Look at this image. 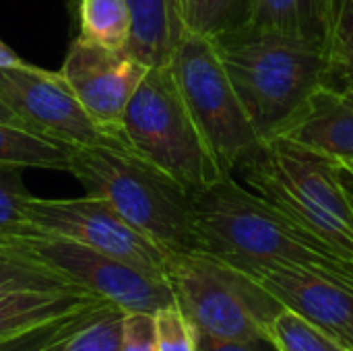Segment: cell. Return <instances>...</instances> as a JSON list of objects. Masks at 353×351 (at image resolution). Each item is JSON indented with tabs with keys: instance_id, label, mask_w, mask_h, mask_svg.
Masks as SVG:
<instances>
[{
	"instance_id": "1",
	"label": "cell",
	"mask_w": 353,
	"mask_h": 351,
	"mask_svg": "<svg viewBox=\"0 0 353 351\" xmlns=\"http://www.w3.org/2000/svg\"><path fill=\"white\" fill-rule=\"evenodd\" d=\"M196 252L244 273L263 267H302L353 281V263L225 174L192 194Z\"/></svg>"
},
{
	"instance_id": "2",
	"label": "cell",
	"mask_w": 353,
	"mask_h": 351,
	"mask_svg": "<svg viewBox=\"0 0 353 351\" xmlns=\"http://www.w3.org/2000/svg\"><path fill=\"white\" fill-rule=\"evenodd\" d=\"M213 43L261 141L273 139L323 85H329V56L321 43L252 25Z\"/></svg>"
},
{
	"instance_id": "3",
	"label": "cell",
	"mask_w": 353,
	"mask_h": 351,
	"mask_svg": "<svg viewBox=\"0 0 353 351\" xmlns=\"http://www.w3.org/2000/svg\"><path fill=\"white\" fill-rule=\"evenodd\" d=\"M66 172L168 254L196 252L192 192L122 143L72 147Z\"/></svg>"
},
{
	"instance_id": "4",
	"label": "cell",
	"mask_w": 353,
	"mask_h": 351,
	"mask_svg": "<svg viewBox=\"0 0 353 351\" xmlns=\"http://www.w3.org/2000/svg\"><path fill=\"white\" fill-rule=\"evenodd\" d=\"M232 176L353 263V203L339 163L285 139H269Z\"/></svg>"
},
{
	"instance_id": "5",
	"label": "cell",
	"mask_w": 353,
	"mask_h": 351,
	"mask_svg": "<svg viewBox=\"0 0 353 351\" xmlns=\"http://www.w3.org/2000/svg\"><path fill=\"white\" fill-rule=\"evenodd\" d=\"M174 178L188 192H201L221 176L168 66H151L132 93L114 139Z\"/></svg>"
},
{
	"instance_id": "6",
	"label": "cell",
	"mask_w": 353,
	"mask_h": 351,
	"mask_svg": "<svg viewBox=\"0 0 353 351\" xmlns=\"http://www.w3.org/2000/svg\"><path fill=\"white\" fill-rule=\"evenodd\" d=\"M165 275L182 312L215 339L267 337L269 323L283 308L254 277L205 252L170 254Z\"/></svg>"
},
{
	"instance_id": "7",
	"label": "cell",
	"mask_w": 353,
	"mask_h": 351,
	"mask_svg": "<svg viewBox=\"0 0 353 351\" xmlns=\"http://www.w3.org/2000/svg\"><path fill=\"white\" fill-rule=\"evenodd\" d=\"M170 70L217 166L232 176L263 141L244 112L215 43L186 31L170 60Z\"/></svg>"
},
{
	"instance_id": "8",
	"label": "cell",
	"mask_w": 353,
	"mask_h": 351,
	"mask_svg": "<svg viewBox=\"0 0 353 351\" xmlns=\"http://www.w3.org/2000/svg\"><path fill=\"white\" fill-rule=\"evenodd\" d=\"M17 242L64 275L72 285L122 308L124 312H157L176 302L165 275L143 271L126 261L97 252L72 240L39 234Z\"/></svg>"
},
{
	"instance_id": "9",
	"label": "cell",
	"mask_w": 353,
	"mask_h": 351,
	"mask_svg": "<svg viewBox=\"0 0 353 351\" xmlns=\"http://www.w3.org/2000/svg\"><path fill=\"white\" fill-rule=\"evenodd\" d=\"M29 221L46 236H58L126 261L143 271L165 275L168 252L132 228L105 201L85 194L81 199H37L27 203ZM168 277V275H165Z\"/></svg>"
},
{
	"instance_id": "10",
	"label": "cell",
	"mask_w": 353,
	"mask_h": 351,
	"mask_svg": "<svg viewBox=\"0 0 353 351\" xmlns=\"http://www.w3.org/2000/svg\"><path fill=\"white\" fill-rule=\"evenodd\" d=\"M0 97L27 128L70 149L110 141L87 116L58 70L33 64L0 68Z\"/></svg>"
},
{
	"instance_id": "11",
	"label": "cell",
	"mask_w": 353,
	"mask_h": 351,
	"mask_svg": "<svg viewBox=\"0 0 353 351\" xmlns=\"http://www.w3.org/2000/svg\"><path fill=\"white\" fill-rule=\"evenodd\" d=\"M149 68L126 50H108L77 35L58 72L93 124L114 141L126 106Z\"/></svg>"
},
{
	"instance_id": "12",
	"label": "cell",
	"mask_w": 353,
	"mask_h": 351,
	"mask_svg": "<svg viewBox=\"0 0 353 351\" xmlns=\"http://www.w3.org/2000/svg\"><path fill=\"white\" fill-rule=\"evenodd\" d=\"M248 275L283 308L304 317L345 348L353 335V281L302 267H263Z\"/></svg>"
},
{
	"instance_id": "13",
	"label": "cell",
	"mask_w": 353,
	"mask_h": 351,
	"mask_svg": "<svg viewBox=\"0 0 353 351\" xmlns=\"http://www.w3.org/2000/svg\"><path fill=\"white\" fill-rule=\"evenodd\" d=\"M300 145L339 166H353V103L323 85L273 137Z\"/></svg>"
},
{
	"instance_id": "14",
	"label": "cell",
	"mask_w": 353,
	"mask_h": 351,
	"mask_svg": "<svg viewBox=\"0 0 353 351\" xmlns=\"http://www.w3.org/2000/svg\"><path fill=\"white\" fill-rule=\"evenodd\" d=\"M132 31L126 52L147 66H168L186 33L182 0H126Z\"/></svg>"
},
{
	"instance_id": "15",
	"label": "cell",
	"mask_w": 353,
	"mask_h": 351,
	"mask_svg": "<svg viewBox=\"0 0 353 351\" xmlns=\"http://www.w3.org/2000/svg\"><path fill=\"white\" fill-rule=\"evenodd\" d=\"M97 302H103L87 292L6 288L0 290V341L46 323L70 317Z\"/></svg>"
},
{
	"instance_id": "16",
	"label": "cell",
	"mask_w": 353,
	"mask_h": 351,
	"mask_svg": "<svg viewBox=\"0 0 353 351\" xmlns=\"http://www.w3.org/2000/svg\"><path fill=\"white\" fill-rule=\"evenodd\" d=\"M333 0H256L252 27L327 48Z\"/></svg>"
},
{
	"instance_id": "17",
	"label": "cell",
	"mask_w": 353,
	"mask_h": 351,
	"mask_svg": "<svg viewBox=\"0 0 353 351\" xmlns=\"http://www.w3.org/2000/svg\"><path fill=\"white\" fill-rule=\"evenodd\" d=\"M122 308L99 302L46 351H122Z\"/></svg>"
},
{
	"instance_id": "18",
	"label": "cell",
	"mask_w": 353,
	"mask_h": 351,
	"mask_svg": "<svg viewBox=\"0 0 353 351\" xmlns=\"http://www.w3.org/2000/svg\"><path fill=\"white\" fill-rule=\"evenodd\" d=\"M70 147L52 141L27 126L0 120V163L19 168L64 170Z\"/></svg>"
},
{
	"instance_id": "19",
	"label": "cell",
	"mask_w": 353,
	"mask_h": 351,
	"mask_svg": "<svg viewBox=\"0 0 353 351\" xmlns=\"http://www.w3.org/2000/svg\"><path fill=\"white\" fill-rule=\"evenodd\" d=\"M77 12L79 37L108 50H126L132 21L126 0H79Z\"/></svg>"
},
{
	"instance_id": "20",
	"label": "cell",
	"mask_w": 353,
	"mask_h": 351,
	"mask_svg": "<svg viewBox=\"0 0 353 351\" xmlns=\"http://www.w3.org/2000/svg\"><path fill=\"white\" fill-rule=\"evenodd\" d=\"M256 0H182L188 33L217 41L252 23Z\"/></svg>"
},
{
	"instance_id": "21",
	"label": "cell",
	"mask_w": 353,
	"mask_h": 351,
	"mask_svg": "<svg viewBox=\"0 0 353 351\" xmlns=\"http://www.w3.org/2000/svg\"><path fill=\"white\" fill-rule=\"evenodd\" d=\"M6 288L83 292L56 269H52L35 254H31L21 242L0 238V290Z\"/></svg>"
},
{
	"instance_id": "22",
	"label": "cell",
	"mask_w": 353,
	"mask_h": 351,
	"mask_svg": "<svg viewBox=\"0 0 353 351\" xmlns=\"http://www.w3.org/2000/svg\"><path fill=\"white\" fill-rule=\"evenodd\" d=\"M25 168L0 163V238L21 240L41 232L29 221L27 203L33 194L25 188Z\"/></svg>"
},
{
	"instance_id": "23",
	"label": "cell",
	"mask_w": 353,
	"mask_h": 351,
	"mask_svg": "<svg viewBox=\"0 0 353 351\" xmlns=\"http://www.w3.org/2000/svg\"><path fill=\"white\" fill-rule=\"evenodd\" d=\"M267 339L277 351H345L339 341L290 308H281L273 317L267 329Z\"/></svg>"
},
{
	"instance_id": "24",
	"label": "cell",
	"mask_w": 353,
	"mask_h": 351,
	"mask_svg": "<svg viewBox=\"0 0 353 351\" xmlns=\"http://www.w3.org/2000/svg\"><path fill=\"white\" fill-rule=\"evenodd\" d=\"M327 56L329 85L339 87L353 74V0H333Z\"/></svg>"
},
{
	"instance_id": "25",
	"label": "cell",
	"mask_w": 353,
	"mask_h": 351,
	"mask_svg": "<svg viewBox=\"0 0 353 351\" xmlns=\"http://www.w3.org/2000/svg\"><path fill=\"white\" fill-rule=\"evenodd\" d=\"M157 351H199V331L174 302L155 312Z\"/></svg>"
},
{
	"instance_id": "26",
	"label": "cell",
	"mask_w": 353,
	"mask_h": 351,
	"mask_svg": "<svg viewBox=\"0 0 353 351\" xmlns=\"http://www.w3.org/2000/svg\"><path fill=\"white\" fill-rule=\"evenodd\" d=\"M99 304V302H97ZM95 306V304H93ZM89 306V308H93ZM85 308V310H89ZM85 310H79L70 317H64V319H58V321H52V323H46L41 327H35L31 331H25V333H19V335H12V337H6L0 341V351H46L58 337H62L74 323L77 319L85 312Z\"/></svg>"
},
{
	"instance_id": "27",
	"label": "cell",
	"mask_w": 353,
	"mask_h": 351,
	"mask_svg": "<svg viewBox=\"0 0 353 351\" xmlns=\"http://www.w3.org/2000/svg\"><path fill=\"white\" fill-rule=\"evenodd\" d=\"M122 351H157L155 312H124Z\"/></svg>"
},
{
	"instance_id": "28",
	"label": "cell",
	"mask_w": 353,
	"mask_h": 351,
	"mask_svg": "<svg viewBox=\"0 0 353 351\" xmlns=\"http://www.w3.org/2000/svg\"><path fill=\"white\" fill-rule=\"evenodd\" d=\"M199 351H277V348L267 337L244 339V341H228L215 339L199 331Z\"/></svg>"
},
{
	"instance_id": "29",
	"label": "cell",
	"mask_w": 353,
	"mask_h": 351,
	"mask_svg": "<svg viewBox=\"0 0 353 351\" xmlns=\"http://www.w3.org/2000/svg\"><path fill=\"white\" fill-rule=\"evenodd\" d=\"M29 62H25L12 48H8L2 39H0V68H21L27 66Z\"/></svg>"
},
{
	"instance_id": "30",
	"label": "cell",
	"mask_w": 353,
	"mask_h": 351,
	"mask_svg": "<svg viewBox=\"0 0 353 351\" xmlns=\"http://www.w3.org/2000/svg\"><path fill=\"white\" fill-rule=\"evenodd\" d=\"M0 120H4V122H12V124H21V126H25L17 116H14V112L2 101V97H0Z\"/></svg>"
},
{
	"instance_id": "31",
	"label": "cell",
	"mask_w": 353,
	"mask_h": 351,
	"mask_svg": "<svg viewBox=\"0 0 353 351\" xmlns=\"http://www.w3.org/2000/svg\"><path fill=\"white\" fill-rule=\"evenodd\" d=\"M339 174H341L343 186H345V190H347V194H350V199H352L353 203V174L345 166H339Z\"/></svg>"
},
{
	"instance_id": "32",
	"label": "cell",
	"mask_w": 353,
	"mask_h": 351,
	"mask_svg": "<svg viewBox=\"0 0 353 351\" xmlns=\"http://www.w3.org/2000/svg\"><path fill=\"white\" fill-rule=\"evenodd\" d=\"M335 89H339V91H341V93L353 103V74L352 77H347V79H345L339 87H335Z\"/></svg>"
},
{
	"instance_id": "33",
	"label": "cell",
	"mask_w": 353,
	"mask_h": 351,
	"mask_svg": "<svg viewBox=\"0 0 353 351\" xmlns=\"http://www.w3.org/2000/svg\"><path fill=\"white\" fill-rule=\"evenodd\" d=\"M345 350L353 351V335L350 337V339H347V343H345Z\"/></svg>"
},
{
	"instance_id": "34",
	"label": "cell",
	"mask_w": 353,
	"mask_h": 351,
	"mask_svg": "<svg viewBox=\"0 0 353 351\" xmlns=\"http://www.w3.org/2000/svg\"><path fill=\"white\" fill-rule=\"evenodd\" d=\"M77 2H79V0H68V4H70V8H74V6H77Z\"/></svg>"
},
{
	"instance_id": "35",
	"label": "cell",
	"mask_w": 353,
	"mask_h": 351,
	"mask_svg": "<svg viewBox=\"0 0 353 351\" xmlns=\"http://www.w3.org/2000/svg\"><path fill=\"white\" fill-rule=\"evenodd\" d=\"M345 168H347V170H350V172L353 174V166H345Z\"/></svg>"
},
{
	"instance_id": "36",
	"label": "cell",
	"mask_w": 353,
	"mask_h": 351,
	"mask_svg": "<svg viewBox=\"0 0 353 351\" xmlns=\"http://www.w3.org/2000/svg\"><path fill=\"white\" fill-rule=\"evenodd\" d=\"M345 351H350V350H345Z\"/></svg>"
}]
</instances>
